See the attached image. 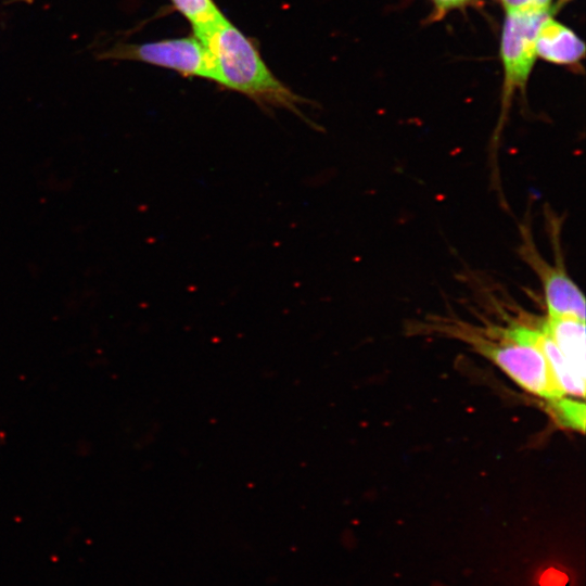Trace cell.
<instances>
[{
  "label": "cell",
  "instance_id": "6da1fadb",
  "mask_svg": "<svg viewBox=\"0 0 586 586\" xmlns=\"http://www.w3.org/2000/svg\"><path fill=\"white\" fill-rule=\"evenodd\" d=\"M195 37L211 53L214 81L260 105L286 109L307 120L301 106L308 101L272 74L252 40L225 16Z\"/></svg>",
  "mask_w": 586,
  "mask_h": 586
},
{
  "label": "cell",
  "instance_id": "7a4b0ae2",
  "mask_svg": "<svg viewBox=\"0 0 586 586\" xmlns=\"http://www.w3.org/2000/svg\"><path fill=\"white\" fill-rule=\"evenodd\" d=\"M551 14L552 12L530 14L506 13L500 36L499 52L504 74L501 107L489 146L492 178L497 187L499 186L497 165L498 146L509 115L511 102L517 91L523 94L526 89L537 59L535 47L537 30L543 21Z\"/></svg>",
  "mask_w": 586,
  "mask_h": 586
},
{
  "label": "cell",
  "instance_id": "3957f363",
  "mask_svg": "<svg viewBox=\"0 0 586 586\" xmlns=\"http://www.w3.org/2000/svg\"><path fill=\"white\" fill-rule=\"evenodd\" d=\"M540 332L542 324L531 328L513 323L501 329V343L481 341L476 348L521 387L551 400L564 396V393L538 346Z\"/></svg>",
  "mask_w": 586,
  "mask_h": 586
},
{
  "label": "cell",
  "instance_id": "277c9868",
  "mask_svg": "<svg viewBox=\"0 0 586 586\" xmlns=\"http://www.w3.org/2000/svg\"><path fill=\"white\" fill-rule=\"evenodd\" d=\"M102 61H137L173 69L186 77L214 80V63L206 46L194 35L142 43L118 42L100 52Z\"/></svg>",
  "mask_w": 586,
  "mask_h": 586
},
{
  "label": "cell",
  "instance_id": "5b68a950",
  "mask_svg": "<svg viewBox=\"0 0 586 586\" xmlns=\"http://www.w3.org/2000/svg\"><path fill=\"white\" fill-rule=\"evenodd\" d=\"M550 226H552L551 220ZM550 233L555 237L552 239V243H555L553 250L556 252V262L553 265L540 255L527 224L521 225L522 241L519 249L520 254L542 283L548 313L547 316L575 317L585 320V298L579 288L565 270L561 245L559 243V227L556 230L553 227L552 229L550 228Z\"/></svg>",
  "mask_w": 586,
  "mask_h": 586
},
{
  "label": "cell",
  "instance_id": "8992f818",
  "mask_svg": "<svg viewBox=\"0 0 586 586\" xmlns=\"http://www.w3.org/2000/svg\"><path fill=\"white\" fill-rule=\"evenodd\" d=\"M535 47L538 58L557 65L577 67L585 56L584 41L552 14L540 24Z\"/></svg>",
  "mask_w": 586,
  "mask_h": 586
},
{
  "label": "cell",
  "instance_id": "52a82bcc",
  "mask_svg": "<svg viewBox=\"0 0 586 586\" xmlns=\"http://www.w3.org/2000/svg\"><path fill=\"white\" fill-rule=\"evenodd\" d=\"M545 326L572 371L585 381V320L547 316Z\"/></svg>",
  "mask_w": 586,
  "mask_h": 586
},
{
  "label": "cell",
  "instance_id": "ba28073f",
  "mask_svg": "<svg viewBox=\"0 0 586 586\" xmlns=\"http://www.w3.org/2000/svg\"><path fill=\"white\" fill-rule=\"evenodd\" d=\"M191 24L193 35L198 36L217 23L224 14L214 0H170Z\"/></svg>",
  "mask_w": 586,
  "mask_h": 586
},
{
  "label": "cell",
  "instance_id": "9c48e42d",
  "mask_svg": "<svg viewBox=\"0 0 586 586\" xmlns=\"http://www.w3.org/2000/svg\"><path fill=\"white\" fill-rule=\"evenodd\" d=\"M551 406L557 417L565 425L584 432L585 425V405L574 399L564 398V396L551 399Z\"/></svg>",
  "mask_w": 586,
  "mask_h": 586
},
{
  "label": "cell",
  "instance_id": "30bf717a",
  "mask_svg": "<svg viewBox=\"0 0 586 586\" xmlns=\"http://www.w3.org/2000/svg\"><path fill=\"white\" fill-rule=\"evenodd\" d=\"M506 13H546L552 12V0H500Z\"/></svg>",
  "mask_w": 586,
  "mask_h": 586
},
{
  "label": "cell",
  "instance_id": "8fae6325",
  "mask_svg": "<svg viewBox=\"0 0 586 586\" xmlns=\"http://www.w3.org/2000/svg\"><path fill=\"white\" fill-rule=\"evenodd\" d=\"M433 4V12L431 20L438 21L443 18L447 13L454 10L466 8L472 4L475 0H431Z\"/></svg>",
  "mask_w": 586,
  "mask_h": 586
},
{
  "label": "cell",
  "instance_id": "7c38bea8",
  "mask_svg": "<svg viewBox=\"0 0 586 586\" xmlns=\"http://www.w3.org/2000/svg\"><path fill=\"white\" fill-rule=\"evenodd\" d=\"M568 582L569 578L564 573L549 569L543 574L540 586H566Z\"/></svg>",
  "mask_w": 586,
  "mask_h": 586
},
{
  "label": "cell",
  "instance_id": "4fadbf2b",
  "mask_svg": "<svg viewBox=\"0 0 586 586\" xmlns=\"http://www.w3.org/2000/svg\"><path fill=\"white\" fill-rule=\"evenodd\" d=\"M7 3H30L33 0H4Z\"/></svg>",
  "mask_w": 586,
  "mask_h": 586
},
{
  "label": "cell",
  "instance_id": "5bb4252c",
  "mask_svg": "<svg viewBox=\"0 0 586 586\" xmlns=\"http://www.w3.org/2000/svg\"><path fill=\"white\" fill-rule=\"evenodd\" d=\"M569 1H572V0H558V7L560 4H564V3L569 2Z\"/></svg>",
  "mask_w": 586,
  "mask_h": 586
}]
</instances>
